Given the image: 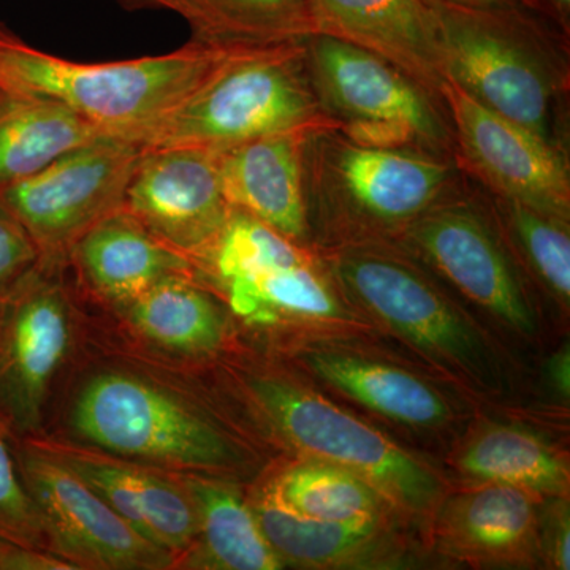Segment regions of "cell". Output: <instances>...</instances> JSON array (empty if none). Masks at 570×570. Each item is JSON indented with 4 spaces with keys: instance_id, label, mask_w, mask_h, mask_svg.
I'll return each mask as SVG.
<instances>
[{
    "instance_id": "cell-1",
    "label": "cell",
    "mask_w": 570,
    "mask_h": 570,
    "mask_svg": "<svg viewBox=\"0 0 570 570\" xmlns=\"http://www.w3.org/2000/svg\"><path fill=\"white\" fill-rule=\"evenodd\" d=\"M445 80L543 140L568 149L569 36L523 6L426 0Z\"/></svg>"
},
{
    "instance_id": "cell-2",
    "label": "cell",
    "mask_w": 570,
    "mask_h": 570,
    "mask_svg": "<svg viewBox=\"0 0 570 570\" xmlns=\"http://www.w3.org/2000/svg\"><path fill=\"white\" fill-rule=\"evenodd\" d=\"M303 165L316 249L396 245L423 213L463 181L453 157L362 145L337 127L307 135Z\"/></svg>"
},
{
    "instance_id": "cell-3",
    "label": "cell",
    "mask_w": 570,
    "mask_h": 570,
    "mask_svg": "<svg viewBox=\"0 0 570 570\" xmlns=\"http://www.w3.org/2000/svg\"><path fill=\"white\" fill-rule=\"evenodd\" d=\"M238 47L190 40L159 56L77 62L0 29V89L48 97L111 137L142 134L195 91Z\"/></svg>"
},
{
    "instance_id": "cell-4",
    "label": "cell",
    "mask_w": 570,
    "mask_h": 570,
    "mask_svg": "<svg viewBox=\"0 0 570 570\" xmlns=\"http://www.w3.org/2000/svg\"><path fill=\"white\" fill-rule=\"evenodd\" d=\"M337 292L434 367L474 393L502 392L504 370L485 333L396 245L317 249Z\"/></svg>"
},
{
    "instance_id": "cell-5",
    "label": "cell",
    "mask_w": 570,
    "mask_h": 570,
    "mask_svg": "<svg viewBox=\"0 0 570 570\" xmlns=\"http://www.w3.org/2000/svg\"><path fill=\"white\" fill-rule=\"evenodd\" d=\"M322 127L337 126L311 85L303 40L236 48L138 142L142 149L223 151L268 135Z\"/></svg>"
},
{
    "instance_id": "cell-6",
    "label": "cell",
    "mask_w": 570,
    "mask_h": 570,
    "mask_svg": "<svg viewBox=\"0 0 570 570\" xmlns=\"http://www.w3.org/2000/svg\"><path fill=\"white\" fill-rule=\"evenodd\" d=\"M242 385L257 417L298 459L346 468L373 483L397 512L430 521L444 483L377 428L281 371H247Z\"/></svg>"
},
{
    "instance_id": "cell-7",
    "label": "cell",
    "mask_w": 570,
    "mask_h": 570,
    "mask_svg": "<svg viewBox=\"0 0 570 570\" xmlns=\"http://www.w3.org/2000/svg\"><path fill=\"white\" fill-rule=\"evenodd\" d=\"M71 426L107 455L187 475L245 468L242 445L181 397L126 373L91 379L75 400Z\"/></svg>"
},
{
    "instance_id": "cell-8",
    "label": "cell",
    "mask_w": 570,
    "mask_h": 570,
    "mask_svg": "<svg viewBox=\"0 0 570 570\" xmlns=\"http://www.w3.org/2000/svg\"><path fill=\"white\" fill-rule=\"evenodd\" d=\"M305 55L322 110L351 140L453 157L444 100L392 62L322 33L305 39Z\"/></svg>"
},
{
    "instance_id": "cell-9",
    "label": "cell",
    "mask_w": 570,
    "mask_h": 570,
    "mask_svg": "<svg viewBox=\"0 0 570 570\" xmlns=\"http://www.w3.org/2000/svg\"><path fill=\"white\" fill-rule=\"evenodd\" d=\"M461 184L423 213L396 246L510 332L532 336L538 317L520 265L489 208L463 193Z\"/></svg>"
},
{
    "instance_id": "cell-10",
    "label": "cell",
    "mask_w": 570,
    "mask_h": 570,
    "mask_svg": "<svg viewBox=\"0 0 570 570\" xmlns=\"http://www.w3.org/2000/svg\"><path fill=\"white\" fill-rule=\"evenodd\" d=\"M141 153L140 142L104 135L0 187V204L32 236L41 262L56 264L92 224L121 208Z\"/></svg>"
},
{
    "instance_id": "cell-11",
    "label": "cell",
    "mask_w": 570,
    "mask_h": 570,
    "mask_svg": "<svg viewBox=\"0 0 570 570\" xmlns=\"http://www.w3.org/2000/svg\"><path fill=\"white\" fill-rule=\"evenodd\" d=\"M442 99L455 140L456 165L485 193L570 219L568 149L510 121L445 81Z\"/></svg>"
},
{
    "instance_id": "cell-12",
    "label": "cell",
    "mask_w": 570,
    "mask_h": 570,
    "mask_svg": "<svg viewBox=\"0 0 570 570\" xmlns=\"http://www.w3.org/2000/svg\"><path fill=\"white\" fill-rule=\"evenodd\" d=\"M21 468L45 531L77 568L134 570L174 564L175 557L138 534L50 450L26 453Z\"/></svg>"
},
{
    "instance_id": "cell-13",
    "label": "cell",
    "mask_w": 570,
    "mask_h": 570,
    "mask_svg": "<svg viewBox=\"0 0 570 570\" xmlns=\"http://www.w3.org/2000/svg\"><path fill=\"white\" fill-rule=\"evenodd\" d=\"M122 206L190 262L212 245L234 212L225 200L217 153L186 146L142 149Z\"/></svg>"
},
{
    "instance_id": "cell-14",
    "label": "cell",
    "mask_w": 570,
    "mask_h": 570,
    "mask_svg": "<svg viewBox=\"0 0 570 570\" xmlns=\"http://www.w3.org/2000/svg\"><path fill=\"white\" fill-rule=\"evenodd\" d=\"M547 499L501 483H471L445 493L431 515L441 553L478 568L538 564L542 504Z\"/></svg>"
},
{
    "instance_id": "cell-15",
    "label": "cell",
    "mask_w": 570,
    "mask_h": 570,
    "mask_svg": "<svg viewBox=\"0 0 570 570\" xmlns=\"http://www.w3.org/2000/svg\"><path fill=\"white\" fill-rule=\"evenodd\" d=\"M40 268L18 285L0 351V404L18 426L40 420L45 397L70 344V316L61 287Z\"/></svg>"
},
{
    "instance_id": "cell-16",
    "label": "cell",
    "mask_w": 570,
    "mask_h": 570,
    "mask_svg": "<svg viewBox=\"0 0 570 570\" xmlns=\"http://www.w3.org/2000/svg\"><path fill=\"white\" fill-rule=\"evenodd\" d=\"M296 365L379 417L419 431L455 420L452 404L428 379L389 360L333 340H309L294 348Z\"/></svg>"
},
{
    "instance_id": "cell-17",
    "label": "cell",
    "mask_w": 570,
    "mask_h": 570,
    "mask_svg": "<svg viewBox=\"0 0 570 570\" xmlns=\"http://www.w3.org/2000/svg\"><path fill=\"white\" fill-rule=\"evenodd\" d=\"M216 285L232 313L249 325L298 326L324 336L367 328L366 318L337 292L317 249L302 261L264 266Z\"/></svg>"
},
{
    "instance_id": "cell-18",
    "label": "cell",
    "mask_w": 570,
    "mask_h": 570,
    "mask_svg": "<svg viewBox=\"0 0 570 570\" xmlns=\"http://www.w3.org/2000/svg\"><path fill=\"white\" fill-rule=\"evenodd\" d=\"M307 6L314 33L381 56L442 99L448 80L426 0H307Z\"/></svg>"
},
{
    "instance_id": "cell-19",
    "label": "cell",
    "mask_w": 570,
    "mask_h": 570,
    "mask_svg": "<svg viewBox=\"0 0 570 570\" xmlns=\"http://www.w3.org/2000/svg\"><path fill=\"white\" fill-rule=\"evenodd\" d=\"M85 479L138 534L171 557L186 553L197 539L193 497L181 479L159 469L86 450L48 449Z\"/></svg>"
},
{
    "instance_id": "cell-20",
    "label": "cell",
    "mask_w": 570,
    "mask_h": 570,
    "mask_svg": "<svg viewBox=\"0 0 570 570\" xmlns=\"http://www.w3.org/2000/svg\"><path fill=\"white\" fill-rule=\"evenodd\" d=\"M313 130L268 135L217 153L225 200L235 212L311 245L303 151Z\"/></svg>"
},
{
    "instance_id": "cell-21",
    "label": "cell",
    "mask_w": 570,
    "mask_h": 570,
    "mask_svg": "<svg viewBox=\"0 0 570 570\" xmlns=\"http://www.w3.org/2000/svg\"><path fill=\"white\" fill-rule=\"evenodd\" d=\"M253 512L283 564L302 569L395 568L406 554L393 520L322 521L303 519L258 494Z\"/></svg>"
},
{
    "instance_id": "cell-22",
    "label": "cell",
    "mask_w": 570,
    "mask_h": 570,
    "mask_svg": "<svg viewBox=\"0 0 570 570\" xmlns=\"http://www.w3.org/2000/svg\"><path fill=\"white\" fill-rule=\"evenodd\" d=\"M67 257L94 294L121 306L165 277L194 273L189 258L164 245L124 206L92 224Z\"/></svg>"
},
{
    "instance_id": "cell-23",
    "label": "cell",
    "mask_w": 570,
    "mask_h": 570,
    "mask_svg": "<svg viewBox=\"0 0 570 570\" xmlns=\"http://www.w3.org/2000/svg\"><path fill=\"white\" fill-rule=\"evenodd\" d=\"M452 461L471 483L515 487L547 501L569 497L568 459L527 428L487 423L461 442Z\"/></svg>"
},
{
    "instance_id": "cell-24",
    "label": "cell",
    "mask_w": 570,
    "mask_h": 570,
    "mask_svg": "<svg viewBox=\"0 0 570 570\" xmlns=\"http://www.w3.org/2000/svg\"><path fill=\"white\" fill-rule=\"evenodd\" d=\"M104 135L56 100L0 89V187Z\"/></svg>"
},
{
    "instance_id": "cell-25",
    "label": "cell",
    "mask_w": 570,
    "mask_h": 570,
    "mask_svg": "<svg viewBox=\"0 0 570 570\" xmlns=\"http://www.w3.org/2000/svg\"><path fill=\"white\" fill-rule=\"evenodd\" d=\"M258 494L277 508L311 520H393L400 513L362 475L311 459H298L277 472Z\"/></svg>"
},
{
    "instance_id": "cell-26",
    "label": "cell",
    "mask_w": 570,
    "mask_h": 570,
    "mask_svg": "<svg viewBox=\"0 0 570 570\" xmlns=\"http://www.w3.org/2000/svg\"><path fill=\"white\" fill-rule=\"evenodd\" d=\"M124 309L142 336L181 354H212L227 336L223 307L194 273L165 277Z\"/></svg>"
},
{
    "instance_id": "cell-27",
    "label": "cell",
    "mask_w": 570,
    "mask_h": 570,
    "mask_svg": "<svg viewBox=\"0 0 570 570\" xmlns=\"http://www.w3.org/2000/svg\"><path fill=\"white\" fill-rule=\"evenodd\" d=\"M183 483L197 510L202 554L206 568L277 570L284 568L258 527L253 508L242 494L208 475H187Z\"/></svg>"
},
{
    "instance_id": "cell-28",
    "label": "cell",
    "mask_w": 570,
    "mask_h": 570,
    "mask_svg": "<svg viewBox=\"0 0 570 570\" xmlns=\"http://www.w3.org/2000/svg\"><path fill=\"white\" fill-rule=\"evenodd\" d=\"M193 39L228 47L295 43L313 36L307 0H179Z\"/></svg>"
},
{
    "instance_id": "cell-29",
    "label": "cell",
    "mask_w": 570,
    "mask_h": 570,
    "mask_svg": "<svg viewBox=\"0 0 570 570\" xmlns=\"http://www.w3.org/2000/svg\"><path fill=\"white\" fill-rule=\"evenodd\" d=\"M487 200L517 264L523 265L558 305L569 309V220L497 195H487Z\"/></svg>"
},
{
    "instance_id": "cell-30",
    "label": "cell",
    "mask_w": 570,
    "mask_h": 570,
    "mask_svg": "<svg viewBox=\"0 0 570 570\" xmlns=\"http://www.w3.org/2000/svg\"><path fill=\"white\" fill-rule=\"evenodd\" d=\"M0 530L18 538H31L45 530L39 510L18 475L6 441L0 436Z\"/></svg>"
},
{
    "instance_id": "cell-31",
    "label": "cell",
    "mask_w": 570,
    "mask_h": 570,
    "mask_svg": "<svg viewBox=\"0 0 570 570\" xmlns=\"http://www.w3.org/2000/svg\"><path fill=\"white\" fill-rule=\"evenodd\" d=\"M40 265L39 246L20 220L0 204V295L11 294Z\"/></svg>"
},
{
    "instance_id": "cell-32",
    "label": "cell",
    "mask_w": 570,
    "mask_h": 570,
    "mask_svg": "<svg viewBox=\"0 0 570 570\" xmlns=\"http://www.w3.org/2000/svg\"><path fill=\"white\" fill-rule=\"evenodd\" d=\"M549 512L542 510L540 521V557L546 558L551 568L570 569V523L568 498L554 499Z\"/></svg>"
},
{
    "instance_id": "cell-33",
    "label": "cell",
    "mask_w": 570,
    "mask_h": 570,
    "mask_svg": "<svg viewBox=\"0 0 570 570\" xmlns=\"http://www.w3.org/2000/svg\"><path fill=\"white\" fill-rule=\"evenodd\" d=\"M521 6L546 18L554 28L569 36L570 0H520Z\"/></svg>"
},
{
    "instance_id": "cell-34",
    "label": "cell",
    "mask_w": 570,
    "mask_h": 570,
    "mask_svg": "<svg viewBox=\"0 0 570 570\" xmlns=\"http://www.w3.org/2000/svg\"><path fill=\"white\" fill-rule=\"evenodd\" d=\"M547 377H549L550 389L562 400L568 401L570 393V351L568 344L551 356L549 367H547Z\"/></svg>"
},
{
    "instance_id": "cell-35",
    "label": "cell",
    "mask_w": 570,
    "mask_h": 570,
    "mask_svg": "<svg viewBox=\"0 0 570 570\" xmlns=\"http://www.w3.org/2000/svg\"><path fill=\"white\" fill-rule=\"evenodd\" d=\"M129 10H170L176 13L179 0H115Z\"/></svg>"
},
{
    "instance_id": "cell-36",
    "label": "cell",
    "mask_w": 570,
    "mask_h": 570,
    "mask_svg": "<svg viewBox=\"0 0 570 570\" xmlns=\"http://www.w3.org/2000/svg\"><path fill=\"white\" fill-rule=\"evenodd\" d=\"M450 2L463 3L471 7H513L521 6L520 0H450Z\"/></svg>"
},
{
    "instance_id": "cell-37",
    "label": "cell",
    "mask_w": 570,
    "mask_h": 570,
    "mask_svg": "<svg viewBox=\"0 0 570 570\" xmlns=\"http://www.w3.org/2000/svg\"><path fill=\"white\" fill-rule=\"evenodd\" d=\"M2 28H3V22H2V21H0V29H2Z\"/></svg>"
}]
</instances>
